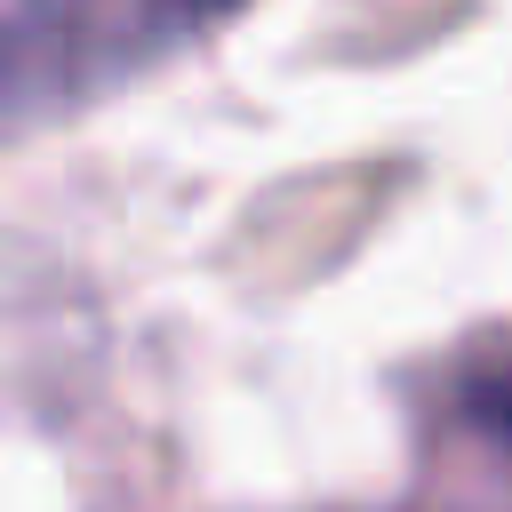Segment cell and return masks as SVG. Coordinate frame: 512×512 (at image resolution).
I'll use <instances>...</instances> for the list:
<instances>
[{
	"instance_id": "obj_1",
	"label": "cell",
	"mask_w": 512,
	"mask_h": 512,
	"mask_svg": "<svg viewBox=\"0 0 512 512\" xmlns=\"http://www.w3.org/2000/svg\"><path fill=\"white\" fill-rule=\"evenodd\" d=\"M248 0H0V144L144 80Z\"/></svg>"
},
{
	"instance_id": "obj_2",
	"label": "cell",
	"mask_w": 512,
	"mask_h": 512,
	"mask_svg": "<svg viewBox=\"0 0 512 512\" xmlns=\"http://www.w3.org/2000/svg\"><path fill=\"white\" fill-rule=\"evenodd\" d=\"M456 416H464L472 432H488V440L512 456V368H480V376H464V384H456Z\"/></svg>"
}]
</instances>
